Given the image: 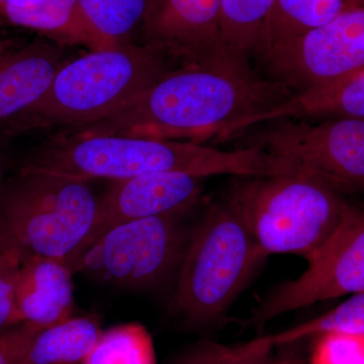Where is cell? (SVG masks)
<instances>
[{
	"label": "cell",
	"instance_id": "277c9868",
	"mask_svg": "<svg viewBox=\"0 0 364 364\" xmlns=\"http://www.w3.org/2000/svg\"><path fill=\"white\" fill-rule=\"evenodd\" d=\"M90 181L20 166L0 183V241L20 262L33 258L73 267L97 217Z\"/></svg>",
	"mask_w": 364,
	"mask_h": 364
},
{
	"label": "cell",
	"instance_id": "5b68a950",
	"mask_svg": "<svg viewBox=\"0 0 364 364\" xmlns=\"http://www.w3.org/2000/svg\"><path fill=\"white\" fill-rule=\"evenodd\" d=\"M173 68L157 50L131 42L69 61L26 114L20 135L53 127L76 130L102 121L128 107Z\"/></svg>",
	"mask_w": 364,
	"mask_h": 364
},
{
	"label": "cell",
	"instance_id": "3957f363",
	"mask_svg": "<svg viewBox=\"0 0 364 364\" xmlns=\"http://www.w3.org/2000/svg\"><path fill=\"white\" fill-rule=\"evenodd\" d=\"M265 259L232 200L213 203L191 227L170 314L196 329L224 325Z\"/></svg>",
	"mask_w": 364,
	"mask_h": 364
},
{
	"label": "cell",
	"instance_id": "484cf974",
	"mask_svg": "<svg viewBox=\"0 0 364 364\" xmlns=\"http://www.w3.org/2000/svg\"><path fill=\"white\" fill-rule=\"evenodd\" d=\"M43 329L40 326L21 323L0 333V364H26L30 345Z\"/></svg>",
	"mask_w": 364,
	"mask_h": 364
},
{
	"label": "cell",
	"instance_id": "d4e9b609",
	"mask_svg": "<svg viewBox=\"0 0 364 364\" xmlns=\"http://www.w3.org/2000/svg\"><path fill=\"white\" fill-rule=\"evenodd\" d=\"M21 262L13 256L0 267V333L21 324L16 301V284Z\"/></svg>",
	"mask_w": 364,
	"mask_h": 364
},
{
	"label": "cell",
	"instance_id": "4fadbf2b",
	"mask_svg": "<svg viewBox=\"0 0 364 364\" xmlns=\"http://www.w3.org/2000/svg\"><path fill=\"white\" fill-rule=\"evenodd\" d=\"M68 62L64 47L49 40H11L0 51V144L20 136L26 114Z\"/></svg>",
	"mask_w": 364,
	"mask_h": 364
},
{
	"label": "cell",
	"instance_id": "5bb4252c",
	"mask_svg": "<svg viewBox=\"0 0 364 364\" xmlns=\"http://www.w3.org/2000/svg\"><path fill=\"white\" fill-rule=\"evenodd\" d=\"M73 274L62 261L33 258L21 262L16 284L21 323L47 328L72 317Z\"/></svg>",
	"mask_w": 364,
	"mask_h": 364
},
{
	"label": "cell",
	"instance_id": "52a82bcc",
	"mask_svg": "<svg viewBox=\"0 0 364 364\" xmlns=\"http://www.w3.org/2000/svg\"><path fill=\"white\" fill-rule=\"evenodd\" d=\"M267 157L268 176H299L345 196L364 186V119H279L252 136Z\"/></svg>",
	"mask_w": 364,
	"mask_h": 364
},
{
	"label": "cell",
	"instance_id": "83f0119b",
	"mask_svg": "<svg viewBox=\"0 0 364 364\" xmlns=\"http://www.w3.org/2000/svg\"><path fill=\"white\" fill-rule=\"evenodd\" d=\"M13 165V160L6 151V145L0 144V183L9 174V169Z\"/></svg>",
	"mask_w": 364,
	"mask_h": 364
},
{
	"label": "cell",
	"instance_id": "8fae6325",
	"mask_svg": "<svg viewBox=\"0 0 364 364\" xmlns=\"http://www.w3.org/2000/svg\"><path fill=\"white\" fill-rule=\"evenodd\" d=\"M221 9L222 0H149L145 45L179 66L232 59L222 43Z\"/></svg>",
	"mask_w": 364,
	"mask_h": 364
},
{
	"label": "cell",
	"instance_id": "603a6c76",
	"mask_svg": "<svg viewBox=\"0 0 364 364\" xmlns=\"http://www.w3.org/2000/svg\"><path fill=\"white\" fill-rule=\"evenodd\" d=\"M333 333L364 335V293L351 294L332 310L273 337L279 346Z\"/></svg>",
	"mask_w": 364,
	"mask_h": 364
},
{
	"label": "cell",
	"instance_id": "9c48e42d",
	"mask_svg": "<svg viewBox=\"0 0 364 364\" xmlns=\"http://www.w3.org/2000/svg\"><path fill=\"white\" fill-rule=\"evenodd\" d=\"M298 279L275 287L245 327H264L284 314L341 296L364 293V213L351 203L331 236L309 258Z\"/></svg>",
	"mask_w": 364,
	"mask_h": 364
},
{
	"label": "cell",
	"instance_id": "44dd1931",
	"mask_svg": "<svg viewBox=\"0 0 364 364\" xmlns=\"http://www.w3.org/2000/svg\"><path fill=\"white\" fill-rule=\"evenodd\" d=\"M275 347L273 335L231 345L200 340L167 364H272Z\"/></svg>",
	"mask_w": 364,
	"mask_h": 364
},
{
	"label": "cell",
	"instance_id": "7a4b0ae2",
	"mask_svg": "<svg viewBox=\"0 0 364 364\" xmlns=\"http://www.w3.org/2000/svg\"><path fill=\"white\" fill-rule=\"evenodd\" d=\"M21 165L87 181H123L159 172H183L205 178L269 173L267 155L257 146L222 151L193 142L65 130L33 147Z\"/></svg>",
	"mask_w": 364,
	"mask_h": 364
},
{
	"label": "cell",
	"instance_id": "f1b7e54d",
	"mask_svg": "<svg viewBox=\"0 0 364 364\" xmlns=\"http://www.w3.org/2000/svg\"><path fill=\"white\" fill-rule=\"evenodd\" d=\"M43 0H0V9L6 6H26L38 4Z\"/></svg>",
	"mask_w": 364,
	"mask_h": 364
},
{
	"label": "cell",
	"instance_id": "4dcf8cb0",
	"mask_svg": "<svg viewBox=\"0 0 364 364\" xmlns=\"http://www.w3.org/2000/svg\"><path fill=\"white\" fill-rule=\"evenodd\" d=\"M11 40L0 41V51H1V50L4 49V48H6V46L9 45V43H11Z\"/></svg>",
	"mask_w": 364,
	"mask_h": 364
},
{
	"label": "cell",
	"instance_id": "8992f818",
	"mask_svg": "<svg viewBox=\"0 0 364 364\" xmlns=\"http://www.w3.org/2000/svg\"><path fill=\"white\" fill-rule=\"evenodd\" d=\"M244 178L228 198L267 258L294 254L308 260L337 229L351 205L346 196L306 177Z\"/></svg>",
	"mask_w": 364,
	"mask_h": 364
},
{
	"label": "cell",
	"instance_id": "6da1fadb",
	"mask_svg": "<svg viewBox=\"0 0 364 364\" xmlns=\"http://www.w3.org/2000/svg\"><path fill=\"white\" fill-rule=\"evenodd\" d=\"M296 93L261 77L250 63L215 60L176 67L121 111L68 131L196 144L214 136L225 141L244 119L270 111Z\"/></svg>",
	"mask_w": 364,
	"mask_h": 364
},
{
	"label": "cell",
	"instance_id": "cb8c5ba5",
	"mask_svg": "<svg viewBox=\"0 0 364 364\" xmlns=\"http://www.w3.org/2000/svg\"><path fill=\"white\" fill-rule=\"evenodd\" d=\"M314 338L310 364H364V335L333 333Z\"/></svg>",
	"mask_w": 364,
	"mask_h": 364
},
{
	"label": "cell",
	"instance_id": "9a60e30c",
	"mask_svg": "<svg viewBox=\"0 0 364 364\" xmlns=\"http://www.w3.org/2000/svg\"><path fill=\"white\" fill-rule=\"evenodd\" d=\"M284 119H364V68L296 92L270 111L244 119L230 139L255 124Z\"/></svg>",
	"mask_w": 364,
	"mask_h": 364
},
{
	"label": "cell",
	"instance_id": "ac0fdd59",
	"mask_svg": "<svg viewBox=\"0 0 364 364\" xmlns=\"http://www.w3.org/2000/svg\"><path fill=\"white\" fill-rule=\"evenodd\" d=\"M102 332L97 317L72 316L36 335L26 364H81Z\"/></svg>",
	"mask_w": 364,
	"mask_h": 364
},
{
	"label": "cell",
	"instance_id": "ba28073f",
	"mask_svg": "<svg viewBox=\"0 0 364 364\" xmlns=\"http://www.w3.org/2000/svg\"><path fill=\"white\" fill-rule=\"evenodd\" d=\"M186 214L124 223L107 230L75 261L72 272L117 289H148L176 277L191 227Z\"/></svg>",
	"mask_w": 364,
	"mask_h": 364
},
{
	"label": "cell",
	"instance_id": "7402d4cb",
	"mask_svg": "<svg viewBox=\"0 0 364 364\" xmlns=\"http://www.w3.org/2000/svg\"><path fill=\"white\" fill-rule=\"evenodd\" d=\"M149 0H78L93 28L112 44L130 43Z\"/></svg>",
	"mask_w": 364,
	"mask_h": 364
},
{
	"label": "cell",
	"instance_id": "7c38bea8",
	"mask_svg": "<svg viewBox=\"0 0 364 364\" xmlns=\"http://www.w3.org/2000/svg\"><path fill=\"white\" fill-rule=\"evenodd\" d=\"M205 179L183 172H159L114 181L98 196L97 217L82 253L107 230L124 223L188 214L202 198Z\"/></svg>",
	"mask_w": 364,
	"mask_h": 364
},
{
	"label": "cell",
	"instance_id": "f546056e",
	"mask_svg": "<svg viewBox=\"0 0 364 364\" xmlns=\"http://www.w3.org/2000/svg\"><path fill=\"white\" fill-rule=\"evenodd\" d=\"M14 254L9 252V250L6 247H4V244H2V242L0 241V267H1L2 264H4V262H6V260H9V258L13 257Z\"/></svg>",
	"mask_w": 364,
	"mask_h": 364
},
{
	"label": "cell",
	"instance_id": "ffe728a7",
	"mask_svg": "<svg viewBox=\"0 0 364 364\" xmlns=\"http://www.w3.org/2000/svg\"><path fill=\"white\" fill-rule=\"evenodd\" d=\"M81 364H156V353L148 330L139 323H127L100 333Z\"/></svg>",
	"mask_w": 364,
	"mask_h": 364
},
{
	"label": "cell",
	"instance_id": "4316f807",
	"mask_svg": "<svg viewBox=\"0 0 364 364\" xmlns=\"http://www.w3.org/2000/svg\"><path fill=\"white\" fill-rule=\"evenodd\" d=\"M299 342L275 347L272 364H308L299 348Z\"/></svg>",
	"mask_w": 364,
	"mask_h": 364
},
{
	"label": "cell",
	"instance_id": "2e32d148",
	"mask_svg": "<svg viewBox=\"0 0 364 364\" xmlns=\"http://www.w3.org/2000/svg\"><path fill=\"white\" fill-rule=\"evenodd\" d=\"M37 31L55 44L85 46L91 52L117 47L93 28L78 0H43L26 6L0 9V23Z\"/></svg>",
	"mask_w": 364,
	"mask_h": 364
},
{
	"label": "cell",
	"instance_id": "e0dca14e",
	"mask_svg": "<svg viewBox=\"0 0 364 364\" xmlns=\"http://www.w3.org/2000/svg\"><path fill=\"white\" fill-rule=\"evenodd\" d=\"M345 9L346 0H273L256 54L262 56L277 46L329 23Z\"/></svg>",
	"mask_w": 364,
	"mask_h": 364
},
{
	"label": "cell",
	"instance_id": "30bf717a",
	"mask_svg": "<svg viewBox=\"0 0 364 364\" xmlns=\"http://www.w3.org/2000/svg\"><path fill=\"white\" fill-rule=\"evenodd\" d=\"M261 57L272 80L294 92L364 68L363 7H346L329 23Z\"/></svg>",
	"mask_w": 364,
	"mask_h": 364
},
{
	"label": "cell",
	"instance_id": "d6986e66",
	"mask_svg": "<svg viewBox=\"0 0 364 364\" xmlns=\"http://www.w3.org/2000/svg\"><path fill=\"white\" fill-rule=\"evenodd\" d=\"M273 0H222L221 38L225 51L236 61L249 63L257 52L261 28Z\"/></svg>",
	"mask_w": 364,
	"mask_h": 364
}]
</instances>
